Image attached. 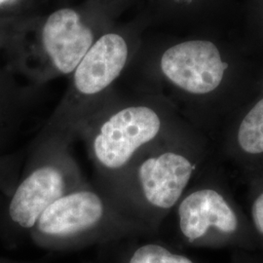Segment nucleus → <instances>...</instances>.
Returning a JSON list of instances; mask_svg holds the SVG:
<instances>
[{"label": "nucleus", "mask_w": 263, "mask_h": 263, "mask_svg": "<svg viewBox=\"0 0 263 263\" xmlns=\"http://www.w3.org/2000/svg\"><path fill=\"white\" fill-rule=\"evenodd\" d=\"M195 164L171 135L138 154L106 183L98 187L111 198L124 215L149 227L179 204Z\"/></svg>", "instance_id": "f257e3e1"}, {"label": "nucleus", "mask_w": 263, "mask_h": 263, "mask_svg": "<svg viewBox=\"0 0 263 263\" xmlns=\"http://www.w3.org/2000/svg\"><path fill=\"white\" fill-rule=\"evenodd\" d=\"M169 134L163 113L141 102L104 100L77 129L98 175V185L114 179L141 151Z\"/></svg>", "instance_id": "f03ea898"}, {"label": "nucleus", "mask_w": 263, "mask_h": 263, "mask_svg": "<svg viewBox=\"0 0 263 263\" xmlns=\"http://www.w3.org/2000/svg\"><path fill=\"white\" fill-rule=\"evenodd\" d=\"M144 229L124 215L104 190L86 181L54 202L30 231L42 248L63 250L120 239Z\"/></svg>", "instance_id": "7ed1b4c3"}, {"label": "nucleus", "mask_w": 263, "mask_h": 263, "mask_svg": "<svg viewBox=\"0 0 263 263\" xmlns=\"http://www.w3.org/2000/svg\"><path fill=\"white\" fill-rule=\"evenodd\" d=\"M103 32L80 10L63 7L43 19H27L16 25L9 56H14L38 80L71 76Z\"/></svg>", "instance_id": "20e7f679"}, {"label": "nucleus", "mask_w": 263, "mask_h": 263, "mask_svg": "<svg viewBox=\"0 0 263 263\" xmlns=\"http://www.w3.org/2000/svg\"><path fill=\"white\" fill-rule=\"evenodd\" d=\"M131 45L121 31H104L71 73L62 103L43 128L39 141L76 139L77 129L105 100L129 63Z\"/></svg>", "instance_id": "39448f33"}, {"label": "nucleus", "mask_w": 263, "mask_h": 263, "mask_svg": "<svg viewBox=\"0 0 263 263\" xmlns=\"http://www.w3.org/2000/svg\"><path fill=\"white\" fill-rule=\"evenodd\" d=\"M72 140L50 138L38 141L35 163L10 201V219L30 230L59 198L87 180L70 151Z\"/></svg>", "instance_id": "423d86ee"}, {"label": "nucleus", "mask_w": 263, "mask_h": 263, "mask_svg": "<svg viewBox=\"0 0 263 263\" xmlns=\"http://www.w3.org/2000/svg\"><path fill=\"white\" fill-rule=\"evenodd\" d=\"M163 78L182 93H213L222 83L227 64L215 43L203 39L185 40L167 48L160 57Z\"/></svg>", "instance_id": "0eeeda50"}, {"label": "nucleus", "mask_w": 263, "mask_h": 263, "mask_svg": "<svg viewBox=\"0 0 263 263\" xmlns=\"http://www.w3.org/2000/svg\"><path fill=\"white\" fill-rule=\"evenodd\" d=\"M179 231L190 244H201L215 230L232 236L239 230L235 211L218 191L204 188L181 198L178 207Z\"/></svg>", "instance_id": "6e6552de"}, {"label": "nucleus", "mask_w": 263, "mask_h": 263, "mask_svg": "<svg viewBox=\"0 0 263 263\" xmlns=\"http://www.w3.org/2000/svg\"><path fill=\"white\" fill-rule=\"evenodd\" d=\"M241 151L249 155L263 154V98L245 115L237 132Z\"/></svg>", "instance_id": "1a4fd4ad"}, {"label": "nucleus", "mask_w": 263, "mask_h": 263, "mask_svg": "<svg viewBox=\"0 0 263 263\" xmlns=\"http://www.w3.org/2000/svg\"><path fill=\"white\" fill-rule=\"evenodd\" d=\"M124 263H195L186 255L175 253L163 245L146 243L135 248Z\"/></svg>", "instance_id": "9d476101"}, {"label": "nucleus", "mask_w": 263, "mask_h": 263, "mask_svg": "<svg viewBox=\"0 0 263 263\" xmlns=\"http://www.w3.org/2000/svg\"><path fill=\"white\" fill-rule=\"evenodd\" d=\"M32 0H0V28H14L27 17Z\"/></svg>", "instance_id": "9b49d317"}, {"label": "nucleus", "mask_w": 263, "mask_h": 263, "mask_svg": "<svg viewBox=\"0 0 263 263\" xmlns=\"http://www.w3.org/2000/svg\"><path fill=\"white\" fill-rule=\"evenodd\" d=\"M252 218L255 230L258 234L263 236V192L254 202L252 208Z\"/></svg>", "instance_id": "f8f14e48"}, {"label": "nucleus", "mask_w": 263, "mask_h": 263, "mask_svg": "<svg viewBox=\"0 0 263 263\" xmlns=\"http://www.w3.org/2000/svg\"><path fill=\"white\" fill-rule=\"evenodd\" d=\"M13 28H0V51L2 49H10Z\"/></svg>", "instance_id": "ddd939ff"}, {"label": "nucleus", "mask_w": 263, "mask_h": 263, "mask_svg": "<svg viewBox=\"0 0 263 263\" xmlns=\"http://www.w3.org/2000/svg\"><path fill=\"white\" fill-rule=\"evenodd\" d=\"M121 1L123 0H95V4H97L102 11H105V8L112 10L114 4H119Z\"/></svg>", "instance_id": "4468645a"}, {"label": "nucleus", "mask_w": 263, "mask_h": 263, "mask_svg": "<svg viewBox=\"0 0 263 263\" xmlns=\"http://www.w3.org/2000/svg\"><path fill=\"white\" fill-rule=\"evenodd\" d=\"M177 2H182V3H186V2H190L191 0H175Z\"/></svg>", "instance_id": "2eb2a0df"}]
</instances>
